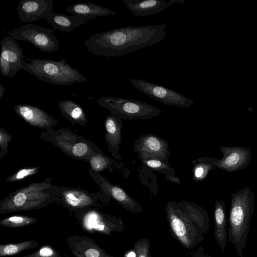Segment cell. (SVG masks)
I'll return each mask as SVG.
<instances>
[{
  "label": "cell",
  "instance_id": "1",
  "mask_svg": "<svg viewBox=\"0 0 257 257\" xmlns=\"http://www.w3.org/2000/svg\"><path fill=\"white\" fill-rule=\"evenodd\" d=\"M166 34L165 23L129 26L96 33L84 44L93 55L116 57L156 44Z\"/></svg>",
  "mask_w": 257,
  "mask_h": 257
},
{
  "label": "cell",
  "instance_id": "2",
  "mask_svg": "<svg viewBox=\"0 0 257 257\" xmlns=\"http://www.w3.org/2000/svg\"><path fill=\"white\" fill-rule=\"evenodd\" d=\"M165 211L171 234L183 247L192 249L204 240L209 218L202 207L187 201H169Z\"/></svg>",
  "mask_w": 257,
  "mask_h": 257
},
{
  "label": "cell",
  "instance_id": "3",
  "mask_svg": "<svg viewBox=\"0 0 257 257\" xmlns=\"http://www.w3.org/2000/svg\"><path fill=\"white\" fill-rule=\"evenodd\" d=\"M52 180L47 178L10 193L0 202V213L39 209L52 202L60 203V186L53 184Z\"/></svg>",
  "mask_w": 257,
  "mask_h": 257
},
{
  "label": "cell",
  "instance_id": "4",
  "mask_svg": "<svg viewBox=\"0 0 257 257\" xmlns=\"http://www.w3.org/2000/svg\"><path fill=\"white\" fill-rule=\"evenodd\" d=\"M254 204V194L247 186L231 194L228 240L235 246L237 257H242L246 244Z\"/></svg>",
  "mask_w": 257,
  "mask_h": 257
},
{
  "label": "cell",
  "instance_id": "5",
  "mask_svg": "<svg viewBox=\"0 0 257 257\" xmlns=\"http://www.w3.org/2000/svg\"><path fill=\"white\" fill-rule=\"evenodd\" d=\"M23 62V69L45 82L58 85H70L87 81L76 68L72 67L63 58L60 60L27 58Z\"/></svg>",
  "mask_w": 257,
  "mask_h": 257
},
{
  "label": "cell",
  "instance_id": "6",
  "mask_svg": "<svg viewBox=\"0 0 257 257\" xmlns=\"http://www.w3.org/2000/svg\"><path fill=\"white\" fill-rule=\"evenodd\" d=\"M40 138L59 148L70 157L88 162L93 156L102 151L93 142L67 128L42 130Z\"/></svg>",
  "mask_w": 257,
  "mask_h": 257
},
{
  "label": "cell",
  "instance_id": "7",
  "mask_svg": "<svg viewBox=\"0 0 257 257\" xmlns=\"http://www.w3.org/2000/svg\"><path fill=\"white\" fill-rule=\"evenodd\" d=\"M96 102L122 119H150L162 112L151 104L132 99L107 96L100 97Z\"/></svg>",
  "mask_w": 257,
  "mask_h": 257
},
{
  "label": "cell",
  "instance_id": "8",
  "mask_svg": "<svg viewBox=\"0 0 257 257\" xmlns=\"http://www.w3.org/2000/svg\"><path fill=\"white\" fill-rule=\"evenodd\" d=\"M8 33L16 40L28 42L44 52L51 53L59 48L58 39L50 28L26 24Z\"/></svg>",
  "mask_w": 257,
  "mask_h": 257
},
{
  "label": "cell",
  "instance_id": "9",
  "mask_svg": "<svg viewBox=\"0 0 257 257\" xmlns=\"http://www.w3.org/2000/svg\"><path fill=\"white\" fill-rule=\"evenodd\" d=\"M130 81L135 88L167 106L188 107L194 104L190 99L168 88L139 79Z\"/></svg>",
  "mask_w": 257,
  "mask_h": 257
},
{
  "label": "cell",
  "instance_id": "10",
  "mask_svg": "<svg viewBox=\"0 0 257 257\" xmlns=\"http://www.w3.org/2000/svg\"><path fill=\"white\" fill-rule=\"evenodd\" d=\"M0 70L3 76L12 79L23 69V49L16 39L5 37L1 42Z\"/></svg>",
  "mask_w": 257,
  "mask_h": 257
},
{
  "label": "cell",
  "instance_id": "11",
  "mask_svg": "<svg viewBox=\"0 0 257 257\" xmlns=\"http://www.w3.org/2000/svg\"><path fill=\"white\" fill-rule=\"evenodd\" d=\"M169 142L154 134L141 136L135 142L134 150L141 160L157 159L168 163Z\"/></svg>",
  "mask_w": 257,
  "mask_h": 257
},
{
  "label": "cell",
  "instance_id": "12",
  "mask_svg": "<svg viewBox=\"0 0 257 257\" xmlns=\"http://www.w3.org/2000/svg\"><path fill=\"white\" fill-rule=\"evenodd\" d=\"M101 192L94 193L80 188L60 186L59 197L64 206L78 213L96 205Z\"/></svg>",
  "mask_w": 257,
  "mask_h": 257
},
{
  "label": "cell",
  "instance_id": "13",
  "mask_svg": "<svg viewBox=\"0 0 257 257\" xmlns=\"http://www.w3.org/2000/svg\"><path fill=\"white\" fill-rule=\"evenodd\" d=\"M223 154L221 160L215 158L216 168L226 172H234L246 168L249 164L252 154L249 148L244 147L221 146Z\"/></svg>",
  "mask_w": 257,
  "mask_h": 257
},
{
  "label": "cell",
  "instance_id": "14",
  "mask_svg": "<svg viewBox=\"0 0 257 257\" xmlns=\"http://www.w3.org/2000/svg\"><path fill=\"white\" fill-rule=\"evenodd\" d=\"M88 172L92 179L100 186L101 190L110 196L123 208L133 213L142 211V207L139 202L128 195L122 188L110 183L99 172L91 169Z\"/></svg>",
  "mask_w": 257,
  "mask_h": 257
},
{
  "label": "cell",
  "instance_id": "15",
  "mask_svg": "<svg viewBox=\"0 0 257 257\" xmlns=\"http://www.w3.org/2000/svg\"><path fill=\"white\" fill-rule=\"evenodd\" d=\"M15 112L30 125L47 130L58 124V121L52 115L38 107L17 104L14 106Z\"/></svg>",
  "mask_w": 257,
  "mask_h": 257
},
{
  "label": "cell",
  "instance_id": "16",
  "mask_svg": "<svg viewBox=\"0 0 257 257\" xmlns=\"http://www.w3.org/2000/svg\"><path fill=\"white\" fill-rule=\"evenodd\" d=\"M52 0H20L17 7L20 21L27 23L44 19L51 12Z\"/></svg>",
  "mask_w": 257,
  "mask_h": 257
},
{
  "label": "cell",
  "instance_id": "17",
  "mask_svg": "<svg viewBox=\"0 0 257 257\" xmlns=\"http://www.w3.org/2000/svg\"><path fill=\"white\" fill-rule=\"evenodd\" d=\"M185 0H122L127 9L134 16L145 17L165 10L175 3L183 4Z\"/></svg>",
  "mask_w": 257,
  "mask_h": 257
},
{
  "label": "cell",
  "instance_id": "18",
  "mask_svg": "<svg viewBox=\"0 0 257 257\" xmlns=\"http://www.w3.org/2000/svg\"><path fill=\"white\" fill-rule=\"evenodd\" d=\"M122 119L111 114L105 119V133L104 138L109 151L115 158L119 160L121 157L119 153V146L121 142Z\"/></svg>",
  "mask_w": 257,
  "mask_h": 257
},
{
  "label": "cell",
  "instance_id": "19",
  "mask_svg": "<svg viewBox=\"0 0 257 257\" xmlns=\"http://www.w3.org/2000/svg\"><path fill=\"white\" fill-rule=\"evenodd\" d=\"M214 237L220 250L224 252L227 244L228 232L225 202L223 199L215 200L214 210Z\"/></svg>",
  "mask_w": 257,
  "mask_h": 257
},
{
  "label": "cell",
  "instance_id": "20",
  "mask_svg": "<svg viewBox=\"0 0 257 257\" xmlns=\"http://www.w3.org/2000/svg\"><path fill=\"white\" fill-rule=\"evenodd\" d=\"M68 242L77 257H111L86 236H73Z\"/></svg>",
  "mask_w": 257,
  "mask_h": 257
},
{
  "label": "cell",
  "instance_id": "21",
  "mask_svg": "<svg viewBox=\"0 0 257 257\" xmlns=\"http://www.w3.org/2000/svg\"><path fill=\"white\" fill-rule=\"evenodd\" d=\"M45 19L54 30H57L62 32L69 33L75 28L85 25L92 19L51 12L45 18Z\"/></svg>",
  "mask_w": 257,
  "mask_h": 257
},
{
  "label": "cell",
  "instance_id": "22",
  "mask_svg": "<svg viewBox=\"0 0 257 257\" xmlns=\"http://www.w3.org/2000/svg\"><path fill=\"white\" fill-rule=\"evenodd\" d=\"M77 214L80 215L81 223L85 229L107 234L111 232L112 228L108 224L110 222L98 211L91 208Z\"/></svg>",
  "mask_w": 257,
  "mask_h": 257
},
{
  "label": "cell",
  "instance_id": "23",
  "mask_svg": "<svg viewBox=\"0 0 257 257\" xmlns=\"http://www.w3.org/2000/svg\"><path fill=\"white\" fill-rule=\"evenodd\" d=\"M66 10L73 16L88 17L92 19L116 14L114 11L92 3H77L68 7Z\"/></svg>",
  "mask_w": 257,
  "mask_h": 257
},
{
  "label": "cell",
  "instance_id": "24",
  "mask_svg": "<svg viewBox=\"0 0 257 257\" xmlns=\"http://www.w3.org/2000/svg\"><path fill=\"white\" fill-rule=\"evenodd\" d=\"M60 114L72 123L85 126L87 118L82 108L71 100H62L58 102Z\"/></svg>",
  "mask_w": 257,
  "mask_h": 257
},
{
  "label": "cell",
  "instance_id": "25",
  "mask_svg": "<svg viewBox=\"0 0 257 257\" xmlns=\"http://www.w3.org/2000/svg\"><path fill=\"white\" fill-rule=\"evenodd\" d=\"M215 158L202 157L192 161L193 178L195 182H200L206 178L209 171L216 168L214 164Z\"/></svg>",
  "mask_w": 257,
  "mask_h": 257
},
{
  "label": "cell",
  "instance_id": "26",
  "mask_svg": "<svg viewBox=\"0 0 257 257\" xmlns=\"http://www.w3.org/2000/svg\"><path fill=\"white\" fill-rule=\"evenodd\" d=\"M38 246V243L36 240H27L17 243L1 244L0 256H6L18 254Z\"/></svg>",
  "mask_w": 257,
  "mask_h": 257
},
{
  "label": "cell",
  "instance_id": "27",
  "mask_svg": "<svg viewBox=\"0 0 257 257\" xmlns=\"http://www.w3.org/2000/svg\"><path fill=\"white\" fill-rule=\"evenodd\" d=\"M37 221V219L25 215H13L0 220V225L7 227H20L31 225Z\"/></svg>",
  "mask_w": 257,
  "mask_h": 257
},
{
  "label": "cell",
  "instance_id": "28",
  "mask_svg": "<svg viewBox=\"0 0 257 257\" xmlns=\"http://www.w3.org/2000/svg\"><path fill=\"white\" fill-rule=\"evenodd\" d=\"M142 162L155 171L164 174L168 180L170 177L175 176V170L168 163L157 159H147L141 160Z\"/></svg>",
  "mask_w": 257,
  "mask_h": 257
},
{
  "label": "cell",
  "instance_id": "29",
  "mask_svg": "<svg viewBox=\"0 0 257 257\" xmlns=\"http://www.w3.org/2000/svg\"><path fill=\"white\" fill-rule=\"evenodd\" d=\"M114 162V161L111 158L103 153H100L92 157L89 163L92 170L99 172L105 169H110Z\"/></svg>",
  "mask_w": 257,
  "mask_h": 257
},
{
  "label": "cell",
  "instance_id": "30",
  "mask_svg": "<svg viewBox=\"0 0 257 257\" xmlns=\"http://www.w3.org/2000/svg\"><path fill=\"white\" fill-rule=\"evenodd\" d=\"M39 169L38 166L21 169L8 177L6 181L12 183L24 180L37 173Z\"/></svg>",
  "mask_w": 257,
  "mask_h": 257
},
{
  "label": "cell",
  "instance_id": "31",
  "mask_svg": "<svg viewBox=\"0 0 257 257\" xmlns=\"http://www.w3.org/2000/svg\"><path fill=\"white\" fill-rule=\"evenodd\" d=\"M150 241L146 238L141 239L134 244L136 257H150Z\"/></svg>",
  "mask_w": 257,
  "mask_h": 257
},
{
  "label": "cell",
  "instance_id": "32",
  "mask_svg": "<svg viewBox=\"0 0 257 257\" xmlns=\"http://www.w3.org/2000/svg\"><path fill=\"white\" fill-rule=\"evenodd\" d=\"M12 139L13 137L10 134L2 127H0V159L8 153V144Z\"/></svg>",
  "mask_w": 257,
  "mask_h": 257
},
{
  "label": "cell",
  "instance_id": "33",
  "mask_svg": "<svg viewBox=\"0 0 257 257\" xmlns=\"http://www.w3.org/2000/svg\"><path fill=\"white\" fill-rule=\"evenodd\" d=\"M23 257H61L51 246L45 245L34 252Z\"/></svg>",
  "mask_w": 257,
  "mask_h": 257
},
{
  "label": "cell",
  "instance_id": "34",
  "mask_svg": "<svg viewBox=\"0 0 257 257\" xmlns=\"http://www.w3.org/2000/svg\"><path fill=\"white\" fill-rule=\"evenodd\" d=\"M192 257H212L209 254L204 251L202 247L200 246L198 249L194 252Z\"/></svg>",
  "mask_w": 257,
  "mask_h": 257
},
{
  "label": "cell",
  "instance_id": "35",
  "mask_svg": "<svg viewBox=\"0 0 257 257\" xmlns=\"http://www.w3.org/2000/svg\"><path fill=\"white\" fill-rule=\"evenodd\" d=\"M5 91L6 88L5 86L2 83H0V100L4 97Z\"/></svg>",
  "mask_w": 257,
  "mask_h": 257
}]
</instances>
